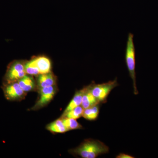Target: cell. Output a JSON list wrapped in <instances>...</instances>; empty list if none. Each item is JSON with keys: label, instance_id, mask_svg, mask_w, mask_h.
<instances>
[{"label": "cell", "instance_id": "1", "mask_svg": "<svg viewBox=\"0 0 158 158\" xmlns=\"http://www.w3.org/2000/svg\"><path fill=\"white\" fill-rule=\"evenodd\" d=\"M110 148L99 140L87 139L76 148L69 150V152L75 156L82 158H96L102 155L108 153Z\"/></svg>", "mask_w": 158, "mask_h": 158}, {"label": "cell", "instance_id": "2", "mask_svg": "<svg viewBox=\"0 0 158 158\" xmlns=\"http://www.w3.org/2000/svg\"><path fill=\"white\" fill-rule=\"evenodd\" d=\"M134 34L129 33L125 50L126 63L130 77L132 80L134 94L135 95L138 94V91L136 85V52L134 42Z\"/></svg>", "mask_w": 158, "mask_h": 158}, {"label": "cell", "instance_id": "3", "mask_svg": "<svg viewBox=\"0 0 158 158\" xmlns=\"http://www.w3.org/2000/svg\"><path fill=\"white\" fill-rule=\"evenodd\" d=\"M118 85L117 78L106 83L96 84L93 81L89 85L90 91L101 104L105 103L110 92Z\"/></svg>", "mask_w": 158, "mask_h": 158}, {"label": "cell", "instance_id": "4", "mask_svg": "<svg viewBox=\"0 0 158 158\" xmlns=\"http://www.w3.org/2000/svg\"><path fill=\"white\" fill-rule=\"evenodd\" d=\"M26 74L24 63L20 61H14L9 65L7 69L3 84L18 81Z\"/></svg>", "mask_w": 158, "mask_h": 158}, {"label": "cell", "instance_id": "5", "mask_svg": "<svg viewBox=\"0 0 158 158\" xmlns=\"http://www.w3.org/2000/svg\"><path fill=\"white\" fill-rule=\"evenodd\" d=\"M39 96L36 103L31 108L32 111H36L48 104L56 93V86H50L38 89Z\"/></svg>", "mask_w": 158, "mask_h": 158}, {"label": "cell", "instance_id": "6", "mask_svg": "<svg viewBox=\"0 0 158 158\" xmlns=\"http://www.w3.org/2000/svg\"><path fill=\"white\" fill-rule=\"evenodd\" d=\"M2 90L6 99L10 101H20L27 95V93L21 88L18 81L3 84Z\"/></svg>", "mask_w": 158, "mask_h": 158}, {"label": "cell", "instance_id": "7", "mask_svg": "<svg viewBox=\"0 0 158 158\" xmlns=\"http://www.w3.org/2000/svg\"><path fill=\"white\" fill-rule=\"evenodd\" d=\"M37 90L40 88L56 85V78L51 73L40 74L37 79Z\"/></svg>", "mask_w": 158, "mask_h": 158}, {"label": "cell", "instance_id": "8", "mask_svg": "<svg viewBox=\"0 0 158 158\" xmlns=\"http://www.w3.org/2000/svg\"><path fill=\"white\" fill-rule=\"evenodd\" d=\"M18 82L21 88L26 93L37 90V82L31 75L26 74Z\"/></svg>", "mask_w": 158, "mask_h": 158}, {"label": "cell", "instance_id": "9", "mask_svg": "<svg viewBox=\"0 0 158 158\" xmlns=\"http://www.w3.org/2000/svg\"><path fill=\"white\" fill-rule=\"evenodd\" d=\"M99 104L101 103L91 93L89 85L86 86V90H85V93L83 95L81 106L84 109H85L91 107Z\"/></svg>", "mask_w": 158, "mask_h": 158}, {"label": "cell", "instance_id": "10", "mask_svg": "<svg viewBox=\"0 0 158 158\" xmlns=\"http://www.w3.org/2000/svg\"><path fill=\"white\" fill-rule=\"evenodd\" d=\"M85 90H86V86L84 87L81 90H77L73 98L66 107V109L64 110L62 114H65L74 108L81 105L82 99H83V95L85 93Z\"/></svg>", "mask_w": 158, "mask_h": 158}, {"label": "cell", "instance_id": "11", "mask_svg": "<svg viewBox=\"0 0 158 158\" xmlns=\"http://www.w3.org/2000/svg\"><path fill=\"white\" fill-rule=\"evenodd\" d=\"M35 64L39 70L40 74L51 72L52 64L48 58L45 57H39L34 59Z\"/></svg>", "mask_w": 158, "mask_h": 158}, {"label": "cell", "instance_id": "12", "mask_svg": "<svg viewBox=\"0 0 158 158\" xmlns=\"http://www.w3.org/2000/svg\"><path fill=\"white\" fill-rule=\"evenodd\" d=\"M101 104L84 109L82 117L89 121H95L98 118Z\"/></svg>", "mask_w": 158, "mask_h": 158}, {"label": "cell", "instance_id": "13", "mask_svg": "<svg viewBox=\"0 0 158 158\" xmlns=\"http://www.w3.org/2000/svg\"><path fill=\"white\" fill-rule=\"evenodd\" d=\"M46 129L52 133H64L68 131L61 118L48 125Z\"/></svg>", "mask_w": 158, "mask_h": 158}, {"label": "cell", "instance_id": "14", "mask_svg": "<svg viewBox=\"0 0 158 158\" xmlns=\"http://www.w3.org/2000/svg\"><path fill=\"white\" fill-rule=\"evenodd\" d=\"M60 118H62L63 123L68 131L82 129L83 128L81 125L77 121V119L66 117H61Z\"/></svg>", "mask_w": 158, "mask_h": 158}, {"label": "cell", "instance_id": "15", "mask_svg": "<svg viewBox=\"0 0 158 158\" xmlns=\"http://www.w3.org/2000/svg\"><path fill=\"white\" fill-rule=\"evenodd\" d=\"M84 110V109L81 106H78L65 114H62L61 117L77 119L82 117Z\"/></svg>", "mask_w": 158, "mask_h": 158}, {"label": "cell", "instance_id": "16", "mask_svg": "<svg viewBox=\"0 0 158 158\" xmlns=\"http://www.w3.org/2000/svg\"><path fill=\"white\" fill-rule=\"evenodd\" d=\"M25 70L27 74L36 76L40 74L39 69L35 63L34 59L25 63Z\"/></svg>", "mask_w": 158, "mask_h": 158}, {"label": "cell", "instance_id": "17", "mask_svg": "<svg viewBox=\"0 0 158 158\" xmlns=\"http://www.w3.org/2000/svg\"><path fill=\"white\" fill-rule=\"evenodd\" d=\"M116 158H134L135 157L133 156L124 153H120L116 157Z\"/></svg>", "mask_w": 158, "mask_h": 158}]
</instances>
